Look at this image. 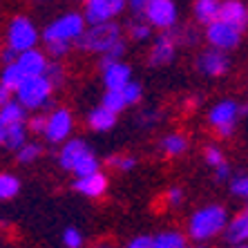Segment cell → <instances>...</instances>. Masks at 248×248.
<instances>
[{
  "mask_svg": "<svg viewBox=\"0 0 248 248\" xmlns=\"http://www.w3.org/2000/svg\"><path fill=\"white\" fill-rule=\"evenodd\" d=\"M228 221H231L228 208L221 206V203H206V206L197 208L195 213L188 217L186 235L190 237V242L195 244L213 242L215 237L224 235Z\"/></svg>",
  "mask_w": 248,
  "mask_h": 248,
  "instance_id": "obj_1",
  "label": "cell"
},
{
  "mask_svg": "<svg viewBox=\"0 0 248 248\" xmlns=\"http://www.w3.org/2000/svg\"><path fill=\"white\" fill-rule=\"evenodd\" d=\"M123 41V27L116 20L110 23H98V25H87L85 34L78 38L76 47L85 54H96L98 58L105 56L116 43Z\"/></svg>",
  "mask_w": 248,
  "mask_h": 248,
  "instance_id": "obj_2",
  "label": "cell"
},
{
  "mask_svg": "<svg viewBox=\"0 0 248 248\" xmlns=\"http://www.w3.org/2000/svg\"><path fill=\"white\" fill-rule=\"evenodd\" d=\"M85 29H87V20L83 16V12H65L41 31V43L76 45L78 38L85 34Z\"/></svg>",
  "mask_w": 248,
  "mask_h": 248,
  "instance_id": "obj_3",
  "label": "cell"
},
{
  "mask_svg": "<svg viewBox=\"0 0 248 248\" xmlns=\"http://www.w3.org/2000/svg\"><path fill=\"white\" fill-rule=\"evenodd\" d=\"M54 85L47 76H29L16 90V101L25 105L29 112H43L52 108Z\"/></svg>",
  "mask_w": 248,
  "mask_h": 248,
  "instance_id": "obj_4",
  "label": "cell"
},
{
  "mask_svg": "<svg viewBox=\"0 0 248 248\" xmlns=\"http://www.w3.org/2000/svg\"><path fill=\"white\" fill-rule=\"evenodd\" d=\"M5 43H7V47L14 49L16 54H23V52H27V49L38 47V43H41V31L31 23L29 16L18 14V16H12V20L7 25Z\"/></svg>",
  "mask_w": 248,
  "mask_h": 248,
  "instance_id": "obj_5",
  "label": "cell"
},
{
  "mask_svg": "<svg viewBox=\"0 0 248 248\" xmlns=\"http://www.w3.org/2000/svg\"><path fill=\"white\" fill-rule=\"evenodd\" d=\"M203 38H206L208 47H215V49H221V52L231 54L232 49L239 47V43L244 38V31L228 25L221 18H217V20H213L210 25L203 27Z\"/></svg>",
  "mask_w": 248,
  "mask_h": 248,
  "instance_id": "obj_6",
  "label": "cell"
},
{
  "mask_svg": "<svg viewBox=\"0 0 248 248\" xmlns=\"http://www.w3.org/2000/svg\"><path fill=\"white\" fill-rule=\"evenodd\" d=\"M143 18L159 31H172L179 25V7L174 0H152L145 7Z\"/></svg>",
  "mask_w": 248,
  "mask_h": 248,
  "instance_id": "obj_7",
  "label": "cell"
},
{
  "mask_svg": "<svg viewBox=\"0 0 248 248\" xmlns=\"http://www.w3.org/2000/svg\"><path fill=\"white\" fill-rule=\"evenodd\" d=\"M231 56L228 52H221V49H215V47H206L197 54L195 58V67L197 72L206 78H221L231 72Z\"/></svg>",
  "mask_w": 248,
  "mask_h": 248,
  "instance_id": "obj_8",
  "label": "cell"
},
{
  "mask_svg": "<svg viewBox=\"0 0 248 248\" xmlns=\"http://www.w3.org/2000/svg\"><path fill=\"white\" fill-rule=\"evenodd\" d=\"M74 132V114L67 108H56L47 116V127H45V141L52 145H63L67 139H72Z\"/></svg>",
  "mask_w": 248,
  "mask_h": 248,
  "instance_id": "obj_9",
  "label": "cell"
},
{
  "mask_svg": "<svg viewBox=\"0 0 248 248\" xmlns=\"http://www.w3.org/2000/svg\"><path fill=\"white\" fill-rule=\"evenodd\" d=\"M127 9V0H90L83 7V16L87 25L110 23Z\"/></svg>",
  "mask_w": 248,
  "mask_h": 248,
  "instance_id": "obj_10",
  "label": "cell"
},
{
  "mask_svg": "<svg viewBox=\"0 0 248 248\" xmlns=\"http://www.w3.org/2000/svg\"><path fill=\"white\" fill-rule=\"evenodd\" d=\"M98 69H101V81L105 90H123L127 83H132V67L125 61H108L98 58Z\"/></svg>",
  "mask_w": 248,
  "mask_h": 248,
  "instance_id": "obj_11",
  "label": "cell"
},
{
  "mask_svg": "<svg viewBox=\"0 0 248 248\" xmlns=\"http://www.w3.org/2000/svg\"><path fill=\"white\" fill-rule=\"evenodd\" d=\"M177 38L172 36V31H159V36H155L150 49H148V65L150 67H166L174 61L177 56Z\"/></svg>",
  "mask_w": 248,
  "mask_h": 248,
  "instance_id": "obj_12",
  "label": "cell"
},
{
  "mask_svg": "<svg viewBox=\"0 0 248 248\" xmlns=\"http://www.w3.org/2000/svg\"><path fill=\"white\" fill-rule=\"evenodd\" d=\"M242 119V103H237L232 98H221L208 110V123L217 130L224 125H237Z\"/></svg>",
  "mask_w": 248,
  "mask_h": 248,
  "instance_id": "obj_13",
  "label": "cell"
},
{
  "mask_svg": "<svg viewBox=\"0 0 248 248\" xmlns=\"http://www.w3.org/2000/svg\"><path fill=\"white\" fill-rule=\"evenodd\" d=\"M92 150L90 145H87V141L85 139H81V137H72V139H67L61 148H58V166L63 168L65 172H72L76 168V163L81 161L83 156L87 155V152Z\"/></svg>",
  "mask_w": 248,
  "mask_h": 248,
  "instance_id": "obj_14",
  "label": "cell"
},
{
  "mask_svg": "<svg viewBox=\"0 0 248 248\" xmlns=\"http://www.w3.org/2000/svg\"><path fill=\"white\" fill-rule=\"evenodd\" d=\"M49 61L52 58L47 56L45 49H38V47H34V49H27V52L18 54V67L23 69L25 78H29V76H45L47 74V67H49Z\"/></svg>",
  "mask_w": 248,
  "mask_h": 248,
  "instance_id": "obj_15",
  "label": "cell"
},
{
  "mask_svg": "<svg viewBox=\"0 0 248 248\" xmlns=\"http://www.w3.org/2000/svg\"><path fill=\"white\" fill-rule=\"evenodd\" d=\"M78 195L87 197V199H98V197H103L110 188V179H108V174L103 170H98V172L90 174V177H81V179H74L72 184Z\"/></svg>",
  "mask_w": 248,
  "mask_h": 248,
  "instance_id": "obj_16",
  "label": "cell"
},
{
  "mask_svg": "<svg viewBox=\"0 0 248 248\" xmlns=\"http://www.w3.org/2000/svg\"><path fill=\"white\" fill-rule=\"evenodd\" d=\"M224 239L228 246H237V244H248V203L232 215L228 226L224 231Z\"/></svg>",
  "mask_w": 248,
  "mask_h": 248,
  "instance_id": "obj_17",
  "label": "cell"
},
{
  "mask_svg": "<svg viewBox=\"0 0 248 248\" xmlns=\"http://www.w3.org/2000/svg\"><path fill=\"white\" fill-rule=\"evenodd\" d=\"M219 18L232 27L246 31L248 27V5L244 0H221Z\"/></svg>",
  "mask_w": 248,
  "mask_h": 248,
  "instance_id": "obj_18",
  "label": "cell"
},
{
  "mask_svg": "<svg viewBox=\"0 0 248 248\" xmlns=\"http://www.w3.org/2000/svg\"><path fill=\"white\" fill-rule=\"evenodd\" d=\"M85 121L92 132H110V130H114L116 121H119V114L108 110L105 105H96V108H92V110L87 112Z\"/></svg>",
  "mask_w": 248,
  "mask_h": 248,
  "instance_id": "obj_19",
  "label": "cell"
},
{
  "mask_svg": "<svg viewBox=\"0 0 248 248\" xmlns=\"http://www.w3.org/2000/svg\"><path fill=\"white\" fill-rule=\"evenodd\" d=\"M159 148H161V152L166 156L177 159V156H184L186 152H188L190 141H188V137H186L184 132H168V134H163V137H161Z\"/></svg>",
  "mask_w": 248,
  "mask_h": 248,
  "instance_id": "obj_20",
  "label": "cell"
},
{
  "mask_svg": "<svg viewBox=\"0 0 248 248\" xmlns=\"http://www.w3.org/2000/svg\"><path fill=\"white\" fill-rule=\"evenodd\" d=\"M27 119H29V110L25 105L18 103L16 98L0 108V127L2 130L12 125H20V123H27Z\"/></svg>",
  "mask_w": 248,
  "mask_h": 248,
  "instance_id": "obj_21",
  "label": "cell"
},
{
  "mask_svg": "<svg viewBox=\"0 0 248 248\" xmlns=\"http://www.w3.org/2000/svg\"><path fill=\"white\" fill-rule=\"evenodd\" d=\"M152 248H203V246H192L190 237L181 231H161L155 235Z\"/></svg>",
  "mask_w": 248,
  "mask_h": 248,
  "instance_id": "obj_22",
  "label": "cell"
},
{
  "mask_svg": "<svg viewBox=\"0 0 248 248\" xmlns=\"http://www.w3.org/2000/svg\"><path fill=\"white\" fill-rule=\"evenodd\" d=\"M219 9H221V0H195L192 5V16L199 25H210L213 20L219 18Z\"/></svg>",
  "mask_w": 248,
  "mask_h": 248,
  "instance_id": "obj_23",
  "label": "cell"
},
{
  "mask_svg": "<svg viewBox=\"0 0 248 248\" xmlns=\"http://www.w3.org/2000/svg\"><path fill=\"white\" fill-rule=\"evenodd\" d=\"M27 137H29V127L27 123H20V125H12V127H5L2 130V145L7 150H20L25 143H27Z\"/></svg>",
  "mask_w": 248,
  "mask_h": 248,
  "instance_id": "obj_24",
  "label": "cell"
},
{
  "mask_svg": "<svg viewBox=\"0 0 248 248\" xmlns=\"http://www.w3.org/2000/svg\"><path fill=\"white\" fill-rule=\"evenodd\" d=\"M152 36V25L145 20L143 16H134L130 23H127V38L134 43H145L150 41Z\"/></svg>",
  "mask_w": 248,
  "mask_h": 248,
  "instance_id": "obj_25",
  "label": "cell"
},
{
  "mask_svg": "<svg viewBox=\"0 0 248 248\" xmlns=\"http://www.w3.org/2000/svg\"><path fill=\"white\" fill-rule=\"evenodd\" d=\"M23 81H25V74H23V69L18 67L16 61L2 65V72H0V85H5L7 90H12V92L16 94V90L20 87Z\"/></svg>",
  "mask_w": 248,
  "mask_h": 248,
  "instance_id": "obj_26",
  "label": "cell"
},
{
  "mask_svg": "<svg viewBox=\"0 0 248 248\" xmlns=\"http://www.w3.org/2000/svg\"><path fill=\"white\" fill-rule=\"evenodd\" d=\"M20 192V177L14 172H0V202H9Z\"/></svg>",
  "mask_w": 248,
  "mask_h": 248,
  "instance_id": "obj_27",
  "label": "cell"
},
{
  "mask_svg": "<svg viewBox=\"0 0 248 248\" xmlns=\"http://www.w3.org/2000/svg\"><path fill=\"white\" fill-rule=\"evenodd\" d=\"M98 170H101V159L94 155V150H90L81 161L76 163V168L72 170V174H74L76 179H81V177H90V174L98 172Z\"/></svg>",
  "mask_w": 248,
  "mask_h": 248,
  "instance_id": "obj_28",
  "label": "cell"
},
{
  "mask_svg": "<svg viewBox=\"0 0 248 248\" xmlns=\"http://www.w3.org/2000/svg\"><path fill=\"white\" fill-rule=\"evenodd\" d=\"M163 119V112L156 110V108H141L134 116V123L141 130H152L155 125H159V121Z\"/></svg>",
  "mask_w": 248,
  "mask_h": 248,
  "instance_id": "obj_29",
  "label": "cell"
},
{
  "mask_svg": "<svg viewBox=\"0 0 248 248\" xmlns=\"http://www.w3.org/2000/svg\"><path fill=\"white\" fill-rule=\"evenodd\" d=\"M101 105H105L108 110L121 114L123 110H127V101L123 96V90H105L101 96Z\"/></svg>",
  "mask_w": 248,
  "mask_h": 248,
  "instance_id": "obj_30",
  "label": "cell"
},
{
  "mask_svg": "<svg viewBox=\"0 0 248 248\" xmlns=\"http://www.w3.org/2000/svg\"><path fill=\"white\" fill-rule=\"evenodd\" d=\"M105 166L116 170V172H132L137 168V156L132 155H110L105 159Z\"/></svg>",
  "mask_w": 248,
  "mask_h": 248,
  "instance_id": "obj_31",
  "label": "cell"
},
{
  "mask_svg": "<svg viewBox=\"0 0 248 248\" xmlns=\"http://www.w3.org/2000/svg\"><path fill=\"white\" fill-rule=\"evenodd\" d=\"M41 155H43V145L36 143V141H27L20 150H16V159H18V163H23V166H29V163L38 161Z\"/></svg>",
  "mask_w": 248,
  "mask_h": 248,
  "instance_id": "obj_32",
  "label": "cell"
},
{
  "mask_svg": "<svg viewBox=\"0 0 248 248\" xmlns=\"http://www.w3.org/2000/svg\"><path fill=\"white\" fill-rule=\"evenodd\" d=\"M172 36L177 38L181 47H195L199 43V34H197V29L188 27V25H177L172 29Z\"/></svg>",
  "mask_w": 248,
  "mask_h": 248,
  "instance_id": "obj_33",
  "label": "cell"
},
{
  "mask_svg": "<svg viewBox=\"0 0 248 248\" xmlns=\"http://www.w3.org/2000/svg\"><path fill=\"white\" fill-rule=\"evenodd\" d=\"M228 188H231V195L232 197H237V199H242V202L248 203V172L232 174Z\"/></svg>",
  "mask_w": 248,
  "mask_h": 248,
  "instance_id": "obj_34",
  "label": "cell"
},
{
  "mask_svg": "<svg viewBox=\"0 0 248 248\" xmlns=\"http://www.w3.org/2000/svg\"><path fill=\"white\" fill-rule=\"evenodd\" d=\"M45 76L52 81L54 90H61V87L65 85V81H67V74H65V67L61 61H49V67H47Z\"/></svg>",
  "mask_w": 248,
  "mask_h": 248,
  "instance_id": "obj_35",
  "label": "cell"
},
{
  "mask_svg": "<svg viewBox=\"0 0 248 248\" xmlns=\"http://www.w3.org/2000/svg\"><path fill=\"white\" fill-rule=\"evenodd\" d=\"M203 161H206V166L217 168V166H221V163H226V155L219 145L208 143L206 148H203Z\"/></svg>",
  "mask_w": 248,
  "mask_h": 248,
  "instance_id": "obj_36",
  "label": "cell"
},
{
  "mask_svg": "<svg viewBox=\"0 0 248 248\" xmlns=\"http://www.w3.org/2000/svg\"><path fill=\"white\" fill-rule=\"evenodd\" d=\"M47 116H49V112H31L27 119V127L31 134H45V127H47Z\"/></svg>",
  "mask_w": 248,
  "mask_h": 248,
  "instance_id": "obj_37",
  "label": "cell"
},
{
  "mask_svg": "<svg viewBox=\"0 0 248 248\" xmlns=\"http://www.w3.org/2000/svg\"><path fill=\"white\" fill-rule=\"evenodd\" d=\"M123 96H125L127 101V108H132V105H139L141 103V98H143V85L137 81L127 83L125 87H123Z\"/></svg>",
  "mask_w": 248,
  "mask_h": 248,
  "instance_id": "obj_38",
  "label": "cell"
},
{
  "mask_svg": "<svg viewBox=\"0 0 248 248\" xmlns=\"http://www.w3.org/2000/svg\"><path fill=\"white\" fill-rule=\"evenodd\" d=\"M63 244H65V248H83V244H85L83 232L78 231V228H74V226L65 228L63 231Z\"/></svg>",
  "mask_w": 248,
  "mask_h": 248,
  "instance_id": "obj_39",
  "label": "cell"
},
{
  "mask_svg": "<svg viewBox=\"0 0 248 248\" xmlns=\"http://www.w3.org/2000/svg\"><path fill=\"white\" fill-rule=\"evenodd\" d=\"M184 197H186V192L181 186H170L166 190V195H163V199H166V203L170 208H179L184 203Z\"/></svg>",
  "mask_w": 248,
  "mask_h": 248,
  "instance_id": "obj_40",
  "label": "cell"
},
{
  "mask_svg": "<svg viewBox=\"0 0 248 248\" xmlns=\"http://www.w3.org/2000/svg\"><path fill=\"white\" fill-rule=\"evenodd\" d=\"M152 244H155V237H150V235H137V237H132V239L127 242L125 248H152Z\"/></svg>",
  "mask_w": 248,
  "mask_h": 248,
  "instance_id": "obj_41",
  "label": "cell"
},
{
  "mask_svg": "<svg viewBox=\"0 0 248 248\" xmlns=\"http://www.w3.org/2000/svg\"><path fill=\"white\" fill-rule=\"evenodd\" d=\"M213 177H215V181H217V184H224V181H228L232 177L231 166H228V163H221V166L213 168Z\"/></svg>",
  "mask_w": 248,
  "mask_h": 248,
  "instance_id": "obj_42",
  "label": "cell"
},
{
  "mask_svg": "<svg viewBox=\"0 0 248 248\" xmlns=\"http://www.w3.org/2000/svg\"><path fill=\"white\" fill-rule=\"evenodd\" d=\"M152 0H127V9L134 14V16H143L145 7L150 5Z\"/></svg>",
  "mask_w": 248,
  "mask_h": 248,
  "instance_id": "obj_43",
  "label": "cell"
},
{
  "mask_svg": "<svg viewBox=\"0 0 248 248\" xmlns=\"http://www.w3.org/2000/svg\"><path fill=\"white\" fill-rule=\"evenodd\" d=\"M14 98H16V94H14L12 90H7L5 85H0V108H2V105H7L9 101H14Z\"/></svg>",
  "mask_w": 248,
  "mask_h": 248,
  "instance_id": "obj_44",
  "label": "cell"
},
{
  "mask_svg": "<svg viewBox=\"0 0 248 248\" xmlns=\"http://www.w3.org/2000/svg\"><path fill=\"white\" fill-rule=\"evenodd\" d=\"M235 127L237 125H224V127H217L215 132H217V137L219 139H231L232 134H235Z\"/></svg>",
  "mask_w": 248,
  "mask_h": 248,
  "instance_id": "obj_45",
  "label": "cell"
},
{
  "mask_svg": "<svg viewBox=\"0 0 248 248\" xmlns=\"http://www.w3.org/2000/svg\"><path fill=\"white\" fill-rule=\"evenodd\" d=\"M92 248H114V246H112V244H96V246H92Z\"/></svg>",
  "mask_w": 248,
  "mask_h": 248,
  "instance_id": "obj_46",
  "label": "cell"
},
{
  "mask_svg": "<svg viewBox=\"0 0 248 248\" xmlns=\"http://www.w3.org/2000/svg\"><path fill=\"white\" fill-rule=\"evenodd\" d=\"M231 248H248V244H237V246H231Z\"/></svg>",
  "mask_w": 248,
  "mask_h": 248,
  "instance_id": "obj_47",
  "label": "cell"
},
{
  "mask_svg": "<svg viewBox=\"0 0 248 248\" xmlns=\"http://www.w3.org/2000/svg\"><path fill=\"white\" fill-rule=\"evenodd\" d=\"M0 145H2V127H0Z\"/></svg>",
  "mask_w": 248,
  "mask_h": 248,
  "instance_id": "obj_48",
  "label": "cell"
},
{
  "mask_svg": "<svg viewBox=\"0 0 248 248\" xmlns=\"http://www.w3.org/2000/svg\"><path fill=\"white\" fill-rule=\"evenodd\" d=\"M81 2H90V0H81Z\"/></svg>",
  "mask_w": 248,
  "mask_h": 248,
  "instance_id": "obj_49",
  "label": "cell"
}]
</instances>
